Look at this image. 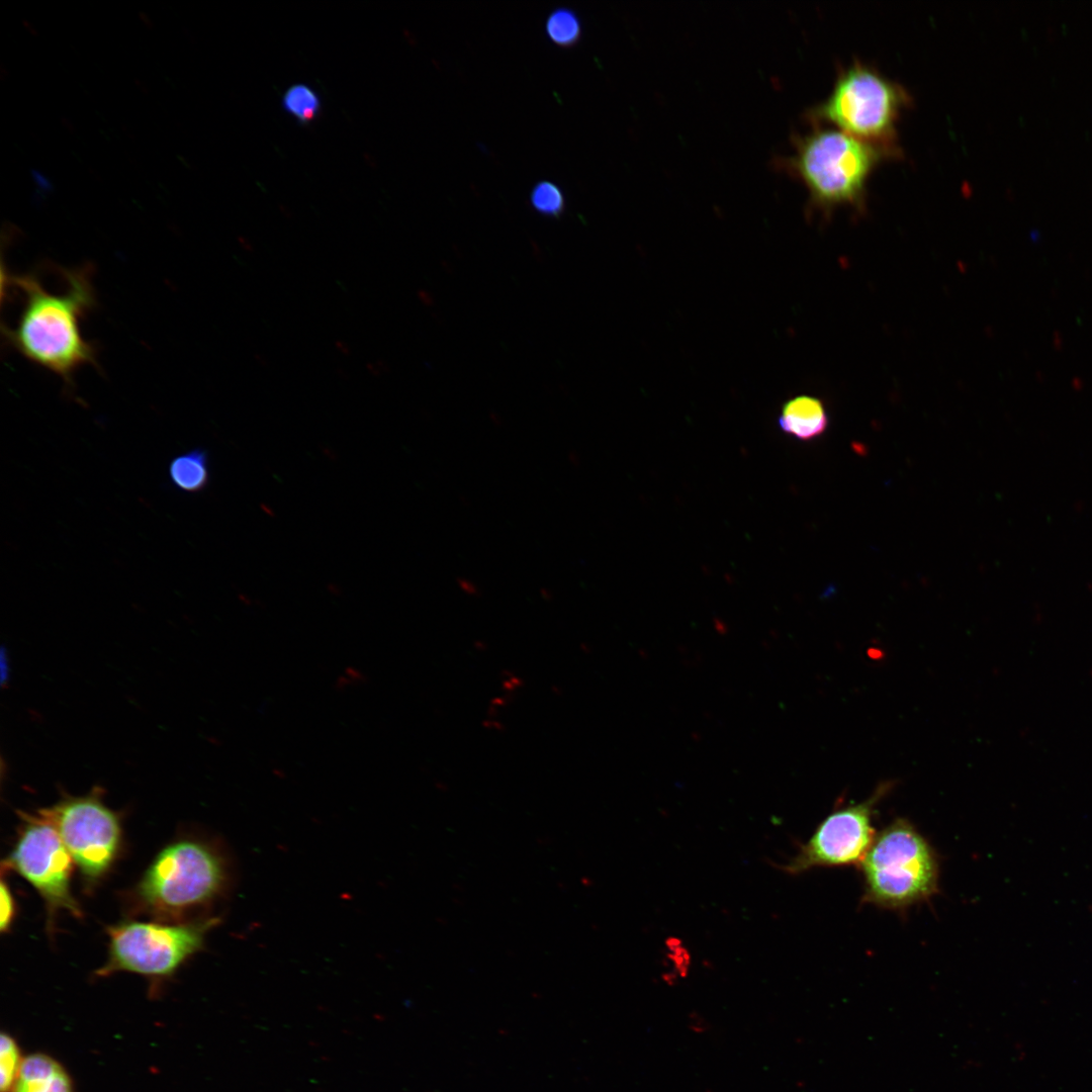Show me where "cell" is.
<instances>
[{
  "mask_svg": "<svg viewBox=\"0 0 1092 1092\" xmlns=\"http://www.w3.org/2000/svg\"><path fill=\"white\" fill-rule=\"evenodd\" d=\"M65 288L47 290L38 277L7 274V285L21 292L23 303L14 327L3 326L8 345L27 360L58 375L73 389L74 375L97 364V349L85 339L81 321L96 306L93 269L89 264L60 268Z\"/></svg>",
  "mask_w": 1092,
  "mask_h": 1092,
  "instance_id": "1",
  "label": "cell"
},
{
  "mask_svg": "<svg viewBox=\"0 0 1092 1092\" xmlns=\"http://www.w3.org/2000/svg\"><path fill=\"white\" fill-rule=\"evenodd\" d=\"M812 125L809 132L792 136L790 155L776 156L771 163L806 187L810 211L825 214L838 206L862 209L868 182L876 167L901 153L833 126Z\"/></svg>",
  "mask_w": 1092,
  "mask_h": 1092,
  "instance_id": "2",
  "label": "cell"
},
{
  "mask_svg": "<svg viewBox=\"0 0 1092 1092\" xmlns=\"http://www.w3.org/2000/svg\"><path fill=\"white\" fill-rule=\"evenodd\" d=\"M858 868L862 902L883 909L904 911L938 892L936 851L905 818L895 819L876 834Z\"/></svg>",
  "mask_w": 1092,
  "mask_h": 1092,
  "instance_id": "3",
  "label": "cell"
},
{
  "mask_svg": "<svg viewBox=\"0 0 1092 1092\" xmlns=\"http://www.w3.org/2000/svg\"><path fill=\"white\" fill-rule=\"evenodd\" d=\"M910 102L900 84L855 61L838 73L830 94L805 117L811 124L830 123L858 140L901 153L896 124Z\"/></svg>",
  "mask_w": 1092,
  "mask_h": 1092,
  "instance_id": "4",
  "label": "cell"
},
{
  "mask_svg": "<svg viewBox=\"0 0 1092 1092\" xmlns=\"http://www.w3.org/2000/svg\"><path fill=\"white\" fill-rule=\"evenodd\" d=\"M224 881V863L214 849L202 842L181 840L156 856L136 892L152 911L172 915L210 901Z\"/></svg>",
  "mask_w": 1092,
  "mask_h": 1092,
  "instance_id": "5",
  "label": "cell"
},
{
  "mask_svg": "<svg viewBox=\"0 0 1092 1092\" xmlns=\"http://www.w3.org/2000/svg\"><path fill=\"white\" fill-rule=\"evenodd\" d=\"M216 923L217 919H207L178 925L140 921L113 925L107 929V961L96 974L122 971L150 978L169 977L202 948L206 933Z\"/></svg>",
  "mask_w": 1092,
  "mask_h": 1092,
  "instance_id": "6",
  "label": "cell"
},
{
  "mask_svg": "<svg viewBox=\"0 0 1092 1092\" xmlns=\"http://www.w3.org/2000/svg\"><path fill=\"white\" fill-rule=\"evenodd\" d=\"M102 795L95 787L87 795H64L54 806L40 809L83 877L91 882L110 869L121 843L120 818L103 803Z\"/></svg>",
  "mask_w": 1092,
  "mask_h": 1092,
  "instance_id": "7",
  "label": "cell"
},
{
  "mask_svg": "<svg viewBox=\"0 0 1092 1092\" xmlns=\"http://www.w3.org/2000/svg\"><path fill=\"white\" fill-rule=\"evenodd\" d=\"M892 787L891 782L882 783L867 800L831 812L782 870L800 875L815 868L858 866L877 834L873 826L876 807Z\"/></svg>",
  "mask_w": 1092,
  "mask_h": 1092,
  "instance_id": "8",
  "label": "cell"
},
{
  "mask_svg": "<svg viewBox=\"0 0 1092 1092\" xmlns=\"http://www.w3.org/2000/svg\"><path fill=\"white\" fill-rule=\"evenodd\" d=\"M21 817L23 824L7 866L39 893L51 915L63 909L80 916L70 888L74 860L58 831L40 810Z\"/></svg>",
  "mask_w": 1092,
  "mask_h": 1092,
  "instance_id": "9",
  "label": "cell"
},
{
  "mask_svg": "<svg viewBox=\"0 0 1092 1092\" xmlns=\"http://www.w3.org/2000/svg\"><path fill=\"white\" fill-rule=\"evenodd\" d=\"M11 1092H75L66 1069L53 1057L34 1053L24 1057Z\"/></svg>",
  "mask_w": 1092,
  "mask_h": 1092,
  "instance_id": "10",
  "label": "cell"
},
{
  "mask_svg": "<svg viewBox=\"0 0 1092 1092\" xmlns=\"http://www.w3.org/2000/svg\"><path fill=\"white\" fill-rule=\"evenodd\" d=\"M778 424L787 435L800 441H811L824 434L828 416L819 398L798 395L783 404Z\"/></svg>",
  "mask_w": 1092,
  "mask_h": 1092,
  "instance_id": "11",
  "label": "cell"
},
{
  "mask_svg": "<svg viewBox=\"0 0 1092 1092\" xmlns=\"http://www.w3.org/2000/svg\"><path fill=\"white\" fill-rule=\"evenodd\" d=\"M168 473L171 484L178 490L200 492L210 480L208 453L202 448L181 453L170 461Z\"/></svg>",
  "mask_w": 1092,
  "mask_h": 1092,
  "instance_id": "12",
  "label": "cell"
},
{
  "mask_svg": "<svg viewBox=\"0 0 1092 1092\" xmlns=\"http://www.w3.org/2000/svg\"><path fill=\"white\" fill-rule=\"evenodd\" d=\"M283 109L300 124H309L321 113L322 103L316 91L306 84L298 83L286 89L282 96Z\"/></svg>",
  "mask_w": 1092,
  "mask_h": 1092,
  "instance_id": "13",
  "label": "cell"
},
{
  "mask_svg": "<svg viewBox=\"0 0 1092 1092\" xmlns=\"http://www.w3.org/2000/svg\"><path fill=\"white\" fill-rule=\"evenodd\" d=\"M545 31L548 38L559 47H572L581 36V23L570 8L559 7L547 17Z\"/></svg>",
  "mask_w": 1092,
  "mask_h": 1092,
  "instance_id": "14",
  "label": "cell"
},
{
  "mask_svg": "<svg viewBox=\"0 0 1092 1092\" xmlns=\"http://www.w3.org/2000/svg\"><path fill=\"white\" fill-rule=\"evenodd\" d=\"M24 1058L15 1038L2 1032L0 1038V1090L11 1092Z\"/></svg>",
  "mask_w": 1092,
  "mask_h": 1092,
  "instance_id": "15",
  "label": "cell"
},
{
  "mask_svg": "<svg viewBox=\"0 0 1092 1092\" xmlns=\"http://www.w3.org/2000/svg\"><path fill=\"white\" fill-rule=\"evenodd\" d=\"M530 203L539 213L558 217L565 209V197L558 185L551 181L543 180L532 188Z\"/></svg>",
  "mask_w": 1092,
  "mask_h": 1092,
  "instance_id": "16",
  "label": "cell"
},
{
  "mask_svg": "<svg viewBox=\"0 0 1092 1092\" xmlns=\"http://www.w3.org/2000/svg\"><path fill=\"white\" fill-rule=\"evenodd\" d=\"M14 900L11 895L10 889L7 883L1 881V917H0V929L2 932L7 931L12 923L14 917Z\"/></svg>",
  "mask_w": 1092,
  "mask_h": 1092,
  "instance_id": "17",
  "label": "cell"
},
{
  "mask_svg": "<svg viewBox=\"0 0 1092 1092\" xmlns=\"http://www.w3.org/2000/svg\"><path fill=\"white\" fill-rule=\"evenodd\" d=\"M458 584L465 594L469 596L477 595V587L472 581L465 578H460L458 580Z\"/></svg>",
  "mask_w": 1092,
  "mask_h": 1092,
  "instance_id": "18",
  "label": "cell"
}]
</instances>
